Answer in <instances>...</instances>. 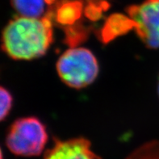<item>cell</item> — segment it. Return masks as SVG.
<instances>
[{"instance_id": "52a82bcc", "label": "cell", "mask_w": 159, "mask_h": 159, "mask_svg": "<svg viewBox=\"0 0 159 159\" xmlns=\"http://www.w3.org/2000/svg\"><path fill=\"white\" fill-rule=\"evenodd\" d=\"M127 159H159V141L150 142L141 146Z\"/></svg>"}, {"instance_id": "6da1fadb", "label": "cell", "mask_w": 159, "mask_h": 159, "mask_svg": "<svg viewBox=\"0 0 159 159\" xmlns=\"http://www.w3.org/2000/svg\"><path fill=\"white\" fill-rule=\"evenodd\" d=\"M53 42L49 16H20L11 20L2 35V48L16 60H33L44 56Z\"/></svg>"}, {"instance_id": "3957f363", "label": "cell", "mask_w": 159, "mask_h": 159, "mask_svg": "<svg viewBox=\"0 0 159 159\" xmlns=\"http://www.w3.org/2000/svg\"><path fill=\"white\" fill-rule=\"evenodd\" d=\"M48 140L45 125L36 117L16 120L9 129L6 138L7 148L12 153L22 157L39 156Z\"/></svg>"}, {"instance_id": "ba28073f", "label": "cell", "mask_w": 159, "mask_h": 159, "mask_svg": "<svg viewBox=\"0 0 159 159\" xmlns=\"http://www.w3.org/2000/svg\"><path fill=\"white\" fill-rule=\"evenodd\" d=\"M12 96L11 93L3 87H0V121L7 116L12 107Z\"/></svg>"}, {"instance_id": "277c9868", "label": "cell", "mask_w": 159, "mask_h": 159, "mask_svg": "<svg viewBox=\"0 0 159 159\" xmlns=\"http://www.w3.org/2000/svg\"><path fill=\"white\" fill-rule=\"evenodd\" d=\"M137 36L147 48H159V0H145L127 10Z\"/></svg>"}, {"instance_id": "30bf717a", "label": "cell", "mask_w": 159, "mask_h": 159, "mask_svg": "<svg viewBox=\"0 0 159 159\" xmlns=\"http://www.w3.org/2000/svg\"><path fill=\"white\" fill-rule=\"evenodd\" d=\"M0 159H3L2 158V151H1V149H0Z\"/></svg>"}, {"instance_id": "9c48e42d", "label": "cell", "mask_w": 159, "mask_h": 159, "mask_svg": "<svg viewBox=\"0 0 159 159\" xmlns=\"http://www.w3.org/2000/svg\"><path fill=\"white\" fill-rule=\"evenodd\" d=\"M79 9L77 5L75 4H67L62 7H61L59 10L58 18L57 20L61 23H68L70 21H74L77 17V15H79Z\"/></svg>"}, {"instance_id": "5b68a950", "label": "cell", "mask_w": 159, "mask_h": 159, "mask_svg": "<svg viewBox=\"0 0 159 159\" xmlns=\"http://www.w3.org/2000/svg\"><path fill=\"white\" fill-rule=\"evenodd\" d=\"M43 159H101L91 149V142L83 137L56 140Z\"/></svg>"}, {"instance_id": "8992f818", "label": "cell", "mask_w": 159, "mask_h": 159, "mask_svg": "<svg viewBox=\"0 0 159 159\" xmlns=\"http://www.w3.org/2000/svg\"><path fill=\"white\" fill-rule=\"evenodd\" d=\"M47 0H11V5L20 16L40 18L43 17Z\"/></svg>"}, {"instance_id": "8fae6325", "label": "cell", "mask_w": 159, "mask_h": 159, "mask_svg": "<svg viewBox=\"0 0 159 159\" xmlns=\"http://www.w3.org/2000/svg\"><path fill=\"white\" fill-rule=\"evenodd\" d=\"M157 91H158V95H159V78H158V86H157Z\"/></svg>"}, {"instance_id": "7a4b0ae2", "label": "cell", "mask_w": 159, "mask_h": 159, "mask_svg": "<svg viewBox=\"0 0 159 159\" xmlns=\"http://www.w3.org/2000/svg\"><path fill=\"white\" fill-rule=\"evenodd\" d=\"M57 73L62 83L74 89H83L92 84L99 73L95 54L83 47L65 51L56 64Z\"/></svg>"}]
</instances>
